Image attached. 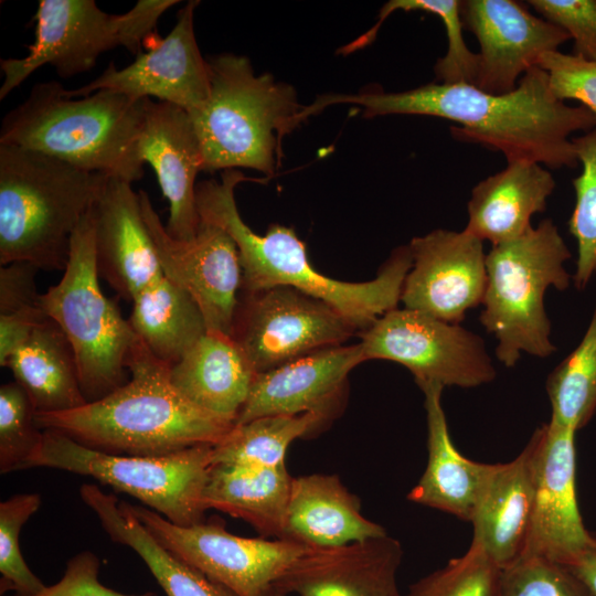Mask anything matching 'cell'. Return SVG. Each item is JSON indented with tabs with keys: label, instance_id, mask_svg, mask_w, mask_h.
I'll use <instances>...</instances> for the list:
<instances>
[{
	"label": "cell",
	"instance_id": "obj_1",
	"mask_svg": "<svg viewBox=\"0 0 596 596\" xmlns=\"http://www.w3.org/2000/svg\"><path fill=\"white\" fill-rule=\"evenodd\" d=\"M336 104H354L365 117L423 115L460 124L451 132L458 140L501 151L507 161L528 159L550 168H575L578 163L572 134L596 126V116L584 106L558 99L547 73L540 66L526 72L517 87L492 94L475 85L429 83L398 92L356 95L328 94L309 105L315 115Z\"/></svg>",
	"mask_w": 596,
	"mask_h": 596
},
{
	"label": "cell",
	"instance_id": "obj_2",
	"mask_svg": "<svg viewBox=\"0 0 596 596\" xmlns=\"http://www.w3.org/2000/svg\"><path fill=\"white\" fill-rule=\"evenodd\" d=\"M255 180L259 179L230 169L221 173L220 180H206L196 185L200 220L224 228L237 246L241 291L254 292L275 286L296 288L333 307L359 332L397 308L413 263L408 245L397 247L372 280L350 283L327 277L312 267L306 245L294 228L273 224L260 235L242 220L235 188L243 181Z\"/></svg>",
	"mask_w": 596,
	"mask_h": 596
},
{
	"label": "cell",
	"instance_id": "obj_3",
	"mask_svg": "<svg viewBox=\"0 0 596 596\" xmlns=\"http://www.w3.org/2000/svg\"><path fill=\"white\" fill-rule=\"evenodd\" d=\"M170 366L139 340L127 360L130 377L124 385L75 409L36 414V423L116 455L163 456L214 446L234 423L183 397L170 381Z\"/></svg>",
	"mask_w": 596,
	"mask_h": 596
},
{
	"label": "cell",
	"instance_id": "obj_4",
	"mask_svg": "<svg viewBox=\"0 0 596 596\" xmlns=\"http://www.w3.org/2000/svg\"><path fill=\"white\" fill-rule=\"evenodd\" d=\"M55 81L36 83L2 119L0 143L39 151L129 183L143 175L139 139L151 98L111 89L67 97Z\"/></svg>",
	"mask_w": 596,
	"mask_h": 596
},
{
	"label": "cell",
	"instance_id": "obj_5",
	"mask_svg": "<svg viewBox=\"0 0 596 596\" xmlns=\"http://www.w3.org/2000/svg\"><path fill=\"white\" fill-rule=\"evenodd\" d=\"M108 177L0 143V264L64 270L72 236Z\"/></svg>",
	"mask_w": 596,
	"mask_h": 596
},
{
	"label": "cell",
	"instance_id": "obj_6",
	"mask_svg": "<svg viewBox=\"0 0 596 596\" xmlns=\"http://www.w3.org/2000/svg\"><path fill=\"white\" fill-rule=\"evenodd\" d=\"M210 96L189 114L200 141L203 171L275 170L281 138L296 128L304 106L295 89L269 74L256 75L246 56L224 53L207 60Z\"/></svg>",
	"mask_w": 596,
	"mask_h": 596
},
{
	"label": "cell",
	"instance_id": "obj_7",
	"mask_svg": "<svg viewBox=\"0 0 596 596\" xmlns=\"http://www.w3.org/2000/svg\"><path fill=\"white\" fill-rule=\"evenodd\" d=\"M571 256L550 219L487 253L480 322L497 339L496 356L504 366L513 368L522 353L544 359L556 351L544 296L550 287L568 288L564 263Z\"/></svg>",
	"mask_w": 596,
	"mask_h": 596
},
{
	"label": "cell",
	"instance_id": "obj_8",
	"mask_svg": "<svg viewBox=\"0 0 596 596\" xmlns=\"http://www.w3.org/2000/svg\"><path fill=\"white\" fill-rule=\"evenodd\" d=\"M40 305L70 341L87 403L107 396L129 380L127 360L140 339L100 288L94 204L72 236L62 278L41 294Z\"/></svg>",
	"mask_w": 596,
	"mask_h": 596
},
{
	"label": "cell",
	"instance_id": "obj_9",
	"mask_svg": "<svg viewBox=\"0 0 596 596\" xmlns=\"http://www.w3.org/2000/svg\"><path fill=\"white\" fill-rule=\"evenodd\" d=\"M212 447L200 445L163 456L116 455L43 429L42 441L23 469L45 467L92 477L138 499L170 522L189 526L204 521L202 493L212 466Z\"/></svg>",
	"mask_w": 596,
	"mask_h": 596
},
{
	"label": "cell",
	"instance_id": "obj_10",
	"mask_svg": "<svg viewBox=\"0 0 596 596\" xmlns=\"http://www.w3.org/2000/svg\"><path fill=\"white\" fill-rule=\"evenodd\" d=\"M179 0H139L127 12L110 14L95 0H41L33 20L34 42L20 58H1L6 98L36 70L49 64L67 78L88 72L106 51L123 46L135 55L157 33L159 18Z\"/></svg>",
	"mask_w": 596,
	"mask_h": 596
},
{
	"label": "cell",
	"instance_id": "obj_11",
	"mask_svg": "<svg viewBox=\"0 0 596 596\" xmlns=\"http://www.w3.org/2000/svg\"><path fill=\"white\" fill-rule=\"evenodd\" d=\"M359 336L365 360L404 365L419 389L429 384L477 387L497 375L480 336L416 310L392 309Z\"/></svg>",
	"mask_w": 596,
	"mask_h": 596
},
{
	"label": "cell",
	"instance_id": "obj_12",
	"mask_svg": "<svg viewBox=\"0 0 596 596\" xmlns=\"http://www.w3.org/2000/svg\"><path fill=\"white\" fill-rule=\"evenodd\" d=\"M358 331L327 302L288 286L241 291L231 338L256 373L341 345Z\"/></svg>",
	"mask_w": 596,
	"mask_h": 596
},
{
	"label": "cell",
	"instance_id": "obj_13",
	"mask_svg": "<svg viewBox=\"0 0 596 596\" xmlns=\"http://www.w3.org/2000/svg\"><path fill=\"white\" fill-rule=\"evenodd\" d=\"M130 510L162 545L236 596H263L311 549L287 539L238 536L216 520L182 526L146 507Z\"/></svg>",
	"mask_w": 596,
	"mask_h": 596
},
{
	"label": "cell",
	"instance_id": "obj_14",
	"mask_svg": "<svg viewBox=\"0 0 596 596\" xmlns=\"http://www.w3.org/2000/svg\"><path fill=\"white\" fill-rule=\"evenodd\" d=\"M139 196L163 275L193 298L207 331L231 336L242 289L235 242L224 228L203 220L192 240H175L167 233L147 192L140 190Z\"/></svg>",
	"mask_w": 596,
	"mask_h": 596
},
{
	"label": "cell",
	"instance_id": "obj_15",
	"mask_svg": "<svg viewBox=\"0 0 596 596\" xmlns=\"http://www.w3.org/2000/svg\"><path fill=\"white\" fill-rule=\"evenodd\" d=\"M576 430L549 422L524 447L529 455L533 502L524 555L571 565L593 541L576 498Z\"/></svg>",
	"mask_w": 596,
	"mask_h": 596
},
{
	"label": "cell",
	"instance_id": "obj_16",
	"mask_svg": "<svg viewBox=\"0 0 596 596\" xmlns=\"http://www.w3.org/2000/svg\"><path fill=\"white\" fill-rule=\"evenodd\" d=\"M199 1H188L178 12L169 34L156 41L146 53L124 68L110 62L103 73L85 86L65 89L67 97H83L100 89L120 92L136 98L156 97L184 109L200 110L210 96V72L194 34V10Z\"/></svg>",
	"mask_w": 596,
	"mask_h": 596
},
{
	"label": "cell",
	"instance_id": "obj_17",
	"mask_svg": "<svg viewBox=\"0 0 596 596\" xmlns=\"http://www.w3.org/2000/svg\"><path fill=\"white\" fill-rule=\"evenodd\" d=\"M408 247L413 263L401 294L404 308L460 324L483 299V241L464 230L439 228L414 237Z\"/></svg>",
	"mask_w": 596,
	"mask_h": 596
},
{
	"label": "cell",
	"instance_id": "obj_18",
	"mask_svg": "<svg viewBox=\"0 0 596 596\" xmlns=\"http://www.w3.org/2000/svg\"><path fill=\"white\" fill-rule=\"evenodd\" d=\"M460 11L464 28L480 45L475 86L488 93L513 91L545 53L571 40L563 29L514 0H464Z\"/></svg>",
	"mask_w": 596,
	"mask_h": 596
},
{
	"label": "cell",
	"instance_id": "obj_19",
	"mask_svg": "<svg viewBox=\"0 0 596 596\" xmlns=\"http://www.w3.org/2000/svg\"><path fill=\"white\" fill-rule=\"evenodd\" d=\"M365 361L359 343L326 348L257 373L235 425L264 416L313 413L332 417L349 373Z\"/></svg>",
	"mask_w": 596,
	"mask_h": 596
},
{
	"label": "cell",
	"instance_id": "obj_20",
	"mask_svg": "<svg viewBox=\"0 0 596 596\" xmlns=\"http://www.w3.org/2000/svg\"><path fill=\"white\" fill-rule=\"evenodd\" d=\"M403 551L387 534L333 547H311L275 583L287 595L401 596Z\"/></svg>",
	"mask_w": 596,
	"mask_h": 596
},
{
	"label": "cell",
	"instance_id": "obj_21",
	"mask_svg": "<svg viewBox=\"0 0 596 596\" xmlns=\"http://www.w3.org/2000/svg\"><path fill=\"white\" fill-rule=\"evenodd\" d=\"M94 212L99 277L119 298L132 301L164 276L143 220L139 192L131 183L108 177Z\"/></svg>",
	"mask_w": 596,
	"mask_h": 596
},
{
	"label": "cell",
	"instance_id": "obj_22",
	"mask_svg": "<svg viewBox=\"0 0 596 596\" xmlns=\"http://www.w3.org/2000/svg\"><path fill=\"white\" fill-rule=\"evenodd\" d=\"M139 152L155 170L169 202L167 233L179 241L192 240L200 224L195 179L203 171V157L190 115L172 104L150 99Z\"/></svg>",
	"mask_w": 596,
	"mask_h": 596
},
{
	"label": "cell",
	"instance_id": "obj_23",
	"mask_svg": "<svg viewBox=\"0 0 596 596\" xmlns=\"http://www.w3.org/2000/svg\"><path fill=\"white\" fill-rule=\"evenodd\" d=\"M386 534L362 514L359 498L338 476L294 477L283 539L309 547H333Z\"/></svg>",
	"mask_w": 596,
	"mask_h": 596
},
{
	"label": "cell",
	"instance_id": "obj_24",
	"mask_svg": "<svg viewBox=\"0 0 596 596\" xmlns=\"http://www.w3.org/2000/svg\"><path fill=\"white\" fill-rule=\"evenodd\" d=\"M532 502V473L525 448L509 462L492 464L470 521L471 544L501 570L524 554Z\"/></svg>",
	"mask_w": 596,
	"mask_h": 596
},
{
	"label": "cell",
	"instance_id": "obj_25",
	"mask_svg": "<svg viewBox=\"0 0 596 596\" xmlns=\"http://www.w3.org/2000/svg\"><path fill=\"white\" fill-rule=\"evenodd\" d=\"M554 188L553 175L541 163L508 161L503 170L472 189L464 231L492 245L515 238L532 226L535 213L545 211Z\"/></svg>",
	"mask_w": 596,
	"mask_h": 596
},
{
	"label": "cell",
	"instance_id": "obj_26",
	"mask_svg": "<svg viewBox=\"0 0 596 596\" xmlns=\"http://www.w3.org/2000/svg\"><path fill=\"white\" fill-rule=\"evenodd\" d=\"M256 372L231 336L206 331L170 366V381L189 402L235 424Z\"/></svg>",
	"mask_w": 596,
	"mask_h": 596
},
{
	"label": "cell",
	"instance_id": "obj_27",
	"mask_svg": "<svg viewBox=\"0 0 596 596\" xmlns=\"http://www.w3.org/2000/svg\"><path fill=\"white\" fill-rule=\"evenodd\" d=\"M421 390L425 396L428 460L407 499L470 522L492 464L473 461L454 446L441 405L444 387L429 384Z\"/></svg>",
	"mask_w": 596,
	"mask_h": 596
},
{
	"label": "cell",
	"instance_id": "obj_28",
	"mask_svg": "<svg viewBox=\"0 0 596 596\" xmlns=\"http://www.w3.org/2000/svg\"><path fill=\"white\" fill-rule=\"evenodd\" d=\"M79 496L109 539L141 557L167 596H236L162 545L131 512L130 503L92 483H84Z\"/></svg>",
	"mask_w": 596,
	"mask_h": 596
},
{
	"label": "cell",
	"instance_id": "obj_29",
	"mask_svg": "<svg viewBox=\"0 0 596 596\" xmlns=\"http://www.w3.org/2000/svg\"><path fill=\"white\" fill-rule=\"evenodd\" d=\"M292 479L285 464L212 465L202 502L205 510L216 509L249 523L263 538L283 539Z\"/></svg>",
	"mask_w": 596,
	"mask_h": 596
},
{
	"label": "cell",
	"instance_id": "obj_30",
	"mask_svg": "<svg viewBox=\"0 0 596 596\" xmlns=\"http://www.w3.org/2000/svg\"><path fill=\"white\" fill-rule=\"evenodd\" d=\"M6 368L30 396L36 414L67 412L87 403L70 341L50 318L33 330Z\"/></svg>",
	"mask_w": 596,
	"mask_h": 596
},
{
	"label": "cell",
	"instance_id": "obj_31",
	"mask_svg": "<svg viewBox=\"0 0 596 596\" xmlns=\"http://www.w3.org/2000/svg\"><path fill=\"white\" fill-rule=\"evenodd\" d=\"M129 323L159 360L172 365L207 331L193 298L163 276L138 294Z\"/></svg>",
	"mask_w": 596,
	"mask_h": 596
},
{
	"label": "cell",
	"instance_id": "obj_32",
	"mask_svg": "<svg viewBox=\"0 0 596 596\" xmlns=\"http://www.w3.org/2000/svg\"><path fill=\"white\" fill-rule=\"evenodd\" d=\"M327 419L313 413L264 416L237 424L212 447V465L276 467L289 445L320 428Z\"/></svg>",
	"mask_w": 596,
	"mask_h": 596
},
{
	"label": "cell",
	"instance_id": "obj_33",
	"mask_svg": "<svg viewBox=\"0 0 596 596\" xmlns=\"http://www.w3.org/2000/svg\"><path fill=\"white\" fill-rule=\"evenodd\" d=\"M545 389L551 402L550 422L584 427L596 411V304L579 344L549 374Z\"/></svg>",
	"mask_w": 596,
	"mask_h": 596
},
{
	"label": "cell",
	"instance_id": "obj_34",
	"mask_svg": "<svg viewBox=\"0 0 596 596\" xmlns=\"http://www.w3.org/2000/svg\"><path fill=\"white\" fill-rule=\"evenodd\" d=\"M461 1L458 0H391L386 2L376 23L360 38L348 44V51L363 49L374 41L377 31L394 11H425L437 15L446 29L447 53L435 64V74L440 83L475 85L478 71V53L471 52L462 35Z\"/></svg>",
	"mask_w": 596,
	"mask_h": 596
},
{
	"label": "cell",
	"instance_id": "obj_35",
	"mask_svg": "<svg viewBox=\"0 0 596 596\" xmlns=\"http://www.w3.org/2000/svg\"><path fill=\"white\" fill-rule=\"evenodd\" d=\"M572 142L582 173L572 181L576 201L568 230L577 242L574 285L583 290L596 273V126Z\"/></svg>",
	"mask_w": 596,
	"mask_h": 596
},
{
	"label": "cell",
	"instance_id": "obj_36",
	"mask_svg": "<svg viewBox=\"0 0 596 596\" xmlns=\"http://www.w3.org/2000/svg\"><path fill=\"white\" fill-rule=\"evenodd\" d=\"M38 493H19L0 503V593L33 595L46 585L24 561L19 536L24 523L41 507Z\"/></svg>",
	"mask_w": 596,
	"mask_h": 596
},
{
	"label": "cell",
	"instance_id": "obj_37",
	"mask_svg": "<svg viewBox=\"0 0 596 596\" xmlns=\"http://www.w3.org/2000/svg\"><path fill=\"white\" fill-rule=\"evenodd\" d=\"M501 568L478 546L412 584L406 596H500Z\"/></svg>",
	"mask_w": 596,
	"mask_h": 596
},
{
	"label": "cell",
	"instance_id": "obj_38",
	"mask_svg": "<svg viewBox=\"0 0 596 596\" xmlns=\"http://www.w3.org/2000/svg\"><path fill=\"white\" fill-rule=\"evenodd\" d=\"M43 429L36 423V409L15 381L0 387V472L23 469L39 448Z\"/></svg>",
	"mask_w": 596,
	"mask_h": 596
},
{
	"label": "cell",
	"instance_id": "obj_39",
	"mask_svg": "<svg viewBox=\"0 0 596 596\" xmlns=\"http://www.w3.org/2000/svg\"><path fill=\"white\" fill-rule=\"evenodd\" d=\"M500 596H592L567 566L544 557L524 555L501 570Z\"/></svg>",
	"mask_w": 596,
	"mask_h": 596
},
{
	"label": "cell",
	"instance_id": "obj_40",
	"mask_svg": "<svg viewBox=\"0 0 596 596\" xmlns=\"http://www.w3.org/2000/svg\"><path fill=\"white\" fill-rule=\"evenodd\" d=\"M550 79L554 95L576 100L596 116V62L560 51L545 53L539 63Z\"/></svg>",
	"mask_w": 596,
	"mask_h": 596
},
{
	"label": "cell",
	"instance_id": "obj_41",
	"mask_svg": "<svg viewBox=\"0 0 596 596\" xmlns=\"http://www.w3.org/2000/svg\"><path fill=\"white\" fill-rule=\"evenodd\" d=\"M528 4L573 39L574 55L596 62V0H530Z\"/></svg>",
	"mask_w": 596,
	"mask_h": 596
},
{
	"label": "cell",
	"instance_id": "obj_42",
	"mask_svg": "<svg viewBox=\"0 0 596 596\" xmlns=\"http://www.w3.org/2000/svg\"><path fill=\"white\" fill-rule=\"evenodd\" d=\"M99 567V560L93 552H79L68 560L63 576L56 583L28 596H157L152 592L124 594L105 586L98 579Z\"/></svg>",
	"mask_w": 596,
	"mask_h": 596
},
{
	"label": "cell",
	"instance_id": "obj_43",
	"mask_svg": "<svg viewBox=\"0 0 596 596\" xmlns=\"http://www.w3.org/2000/svg\"><path fill=\"white\" fill-rule=\"evenodd\" d=\"M41 270L29 262H13L0 268V316L40 306L35 276Z\"/></svg>",
	"mask_w": 596,
	"mask_h": 596
},
{
	"label": "cell",
	"instance_id": "obj_44",
	"mask_svg": "<svg viewBox=\"0 0 596 596\" xmlns=\"http://www.w3.org/2000/svg\"><path fill=\"white\" fill-rule=\"evenodd\" d=\"M46 318L49 317L41 305L0 316V365L2 368H6L10 356Z\"/></svg>",
	"mask_w": 596,
	"mask_h": 596
},
{
	"label": "cell",
	"instance_id": "obj_45",
	"mask_svg": "<svg viewBox=\"0 0 596 596\" xmlns=\"http://www.w3.org/2000/svg\"><path fill=\"white\" fill-rule=\"evenodd\" d=\"M592 536L586 551L567 566L582 579L592 596H596V532H592Z\"/></svg>",
	"mask_w": 596,
	"mask_h": 596
},
{
	"label": "cell",
	"instance_id": "obj_46",
	"mask_svg": "<svg viewBox=\"0 0 596 596\" xmlns=\"http://www.w3.org/2000/svg\"><path fill=\"white\" fill-rule=\"evenodd\" d=\"M263 596H287V594L274 584L263 594Z\"/></svg>",
	"mask_w": 596,
	"mask_h": 596
},
{
	"label": "cell",
	"instance_id": "obj_47",
	"mask_svg": "<svg viewBox=\"0 0 596 596\" xmlns=\"http://www.w3.org/2000/svg\"><path fill=\"white\" fill-rule=\"evenodd\" d=\"M402 596V595H401Z\"/></svg>",
	"mask_w": 596,
	"mask_h": 596
}]
</instances>
